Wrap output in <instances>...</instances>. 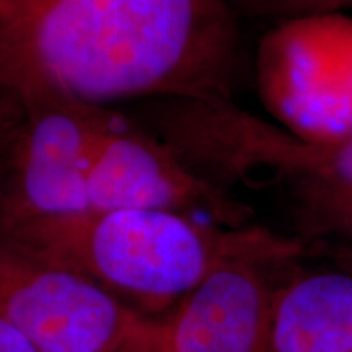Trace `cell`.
<instances>
[{"mask_svg":"<svg viewBox=\"0 0 352 352\" xmlns=\"http://www.w3.org/2000/svg\"><path fill=\"white\" fill-rule=\"evenodd\" d=\"M241 65L228 0H0V95L233 100Z\"/></svg>","mask_w":352,"mask_h":352,"instance_id":"6da1fadb","label":"cell"},{"mask_svg":"<svg viewBox=\"0 0 352 352\" xmlns=\"http://www.w3.org/2000/svg\"><path fill=\"white\" fill-rule=\"evenodd\" d=\"M248 230L175 210L88 209L28 222L0 241L94 280L144 315L171 310Z\"/></svg>","mask_w":352,"mask_h":352,"instance_id":"7a4b0ae2","label":"cell"},{"mask_svg":"<svg viewBox=\"0 0 352 352\" xmlns=\"http://www.w3.org/2000/svg\"><path fill=\"white\" fill-rule=\"evenodd\" d=\"M153 122L183 164L228 192L277 186L297 202L352 195V138H300L235 100H162Z\"/></svg>","mask_w":352,"mask_h":352,"instance_id":"3957f363","label":"cell"},{"mask_svg":"<svg viewBox=\"0 0 352 352\" xmlns=\"http://www.w3.org/2000/svg\"><path fill=\"white\" fill-rule=\"evenodd\" d=\"M109 109L59 95H0V235L88 210Z\"/></svg>","mask_w":352,"mask_h":352,"instance_id":"277c9868","label":"cell"},{"mask_svg":"<svg viewBox=\"0 0 352 352\" xmlns=\"http://www.w3.org/2000/svg\"><path fill=\"white\" fill-rule=\"evenodd\" d=\"M0 318L38 352H120L157 321L76 272L0 241Z\"/></svg>","mask_w":352,"mask_h":352,"instance_id":"5b68a950","label":"cell"},{"mask_svg":"<svg viewBox=\"0 0 352 352\" xmlns=\"http://www.w3.org/2000/svg\"><path fill=\"white\" fill-rule=\"evenodd\" d=\"M300 250L298 241L250 228L243 241L157 323L158 352H272L276 289L267 270Z\"/></svg>","mask_w":352,"mask_h":352,"instance_id":"8992f818","label":"cell"},{"mask_svg":"<svg viewBox=\"0 0 352 352\" xmlns=\"http://www.w3.org/2000/svg\"><path fill=\"white\" fill-rule=\"evenodd\" d=\"M90 209H164L239 228L248 208L201 178L164 139L109 111L88 176Z\"/></svg>","mask_w":352,"mask_h":352,"instance_id":"52a82bcc","label":"cell"},{"mask_svg":"<svg viewBox=\"0 0 352 352\" xmlns=\"http://www.w3.org/2000/svg\"><path fill=\"white\" fill-rule=\"evenodd\" d=\"M272 352H352V270L303 272L276 289Z\"/></svg>","mask_w":352,"mask_h":352,"instance_id":"ba28073f","label":"cell"},{"mask_svg":"<svg viewBox=\"0 0 352 352\" xmlns=\"http://www.w3.org/2000/svg\"><path fill=\"white\" fill-rule=\"evenodd\" d=\"M297 204L311 233L334 236L352 250V195L315 196Z\"/></svg>","mask_w":352,"mask_h":352,"instance_id":"9c48e42d","label":"cell"},{"mask_svg":"<svg viewBox=\"0 0 352 352\" xmlns=\"http://www.w3.org/2000/svg\"><path fill=\"white\" fill-rule=\"evenodd\" d=\"M253 13L283 21H300L352 10V0H243Z\"/></svg>","mask_w":352,"mask_h":352,"instance_id":"30bf717a","label":"cell"},{"mask_svg":"<svg viewBox=\"0 0 352 352\" xmlns=\"http://www.w3.org/2000/svg\"><path fill=\"white\" fill-rule=\"evenodd\" d=\"M0 352H38L13 324L0 318Z\"/></svg>","mask_w":352,"mask_h":352,"instance_id":"8fae6325","label":"cell"},{"mask_svg":"<svg viewBox=\"0 0 352 352\" xmlns=\"http://www.w3.org/2000/svg\"><path fill=\"white\" fill-rule=\"evenodd\" d=\"M155 333H157V323H155V328H153V331L148 334V336L142 338V340L134 342V344L124 347V349L120 352H158Z\"/></svg>","mask_w":352,"mask_h":352,"instance_id":"7c38bea8","label":"cell"}]
</instances>
